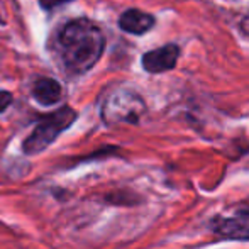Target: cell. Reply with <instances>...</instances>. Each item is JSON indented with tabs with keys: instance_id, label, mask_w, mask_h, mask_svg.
<instances>
[{
	"instance_id": "1",
	"label": "cell",
	"mask_w": 249,
	"mask_h": 249,
	"mask_svg": "<svg viewBox=\"0 0 249 249\" xmlns=\"http://www.w3.org/2000/svg\"><path fill=\"white\" fill-rule=\"evenodd\" d=\"M56 50L70 75H83L90 71L104 54L105 36L93 20L80 17L61 27Z\"/></svg>"
},
{
	"instance_id": "2",
	"label": "cell",
	"mask_w": 249,
	"mask_h": 249,
	"mask_svg": "<svg viewBox=\"0 0 249 249\" xmlns=\"http://www.w3.org/2000/svg\"><path fill=\"white\" fill-rule=\"evenodd\" d=\"M78 119L75 108L70 105H63L58 110L46 114L39 119L36 127L22 141V153L26 156H36L46 151L66 129H70Z\"/></svg>"
},
{
	"instance_id": "3",
	"label": "cell",
	"mask_w": 249,
	"mask_h": 249,
	"mask_svg": "<svg viewBox=\"0 0 249 249\" xmlns=\"http://www.w3.org/2000/svg\"><path fill=\"white\" fill-rule=\"evenodd\" d=\"M146 112V104L139 93L129 89H119L112 92L102 104V121L107 125L139 124Z\"/></svg>"
},
{
	"instance_id": "4",
	"label": "cell",
	"mask_w": 249,
	"mask_h": 249,
	"mask_svg": "<svg viewBox=\"0 0 249 249\" xmlns=\"http://www.w3.org/2000/svg\"><path fill=\"white\" fill-rule=\"evenodd\" d=\"M210 229L217 236L231 241H249V209L237 210L234 215H215Z\"/></svg>"
},
{
	"instance_id": "5",
	"label": "cell",
	"mask_w": 249,
	"mask_h": 249,
	"mask_svg": "<svg viewBox=\"0 0 249 249\" xmlns=\"http://www.w3.org/2000/svg\"><path fill=\"white\" fill-rule=\"evenodd\" d=\"M178 46L166 44L163 48L148 51L142 56V68L148 73H163L173 70L178 61Z\"/></svg>"
},
{
	"instance_id": "6",
	"label": "cell",
	"mask_w": 249,
	"mask_h": 249,
	"mask_svg": "<svg viewBox=\"0 0 249 249\" xmlns=\"http://www.w3.org/2000/svg\"><path fill=\"white\" fill-rule=\"evenodd\" d=\"M31 93L33 99L43 107H53V105L59 104L63 99V87L56 82L54 78L50 76H41L36 78L31 87Z\"/></svg>"
},
{
	"instance_id": "7",
	"label": "cell",
	"mask_w": 249,
	"mask_h": 249,
	"mask_svg": "<svg viewBox=\"0 0 249 249\" xmlns=\"http://www.w3.org/2000/svg\"><path fill=\"white\" fill-rule=\"evenodd\" d=\"M119 26L129 34H144L154 26V17L138 9H129L119 19Z\"/></svg>"
},
{
	"instance_id": "8",
	"label": "cell",
	"mask_w": 249,
	"mask_h": 249,
	"mask_svg": "<svg viewBox=\"0 0 249 249\" xmlns=\"http://www.w3.org/2000/svg\"><path fill=\"white\" fill-rule=\"evenodd\" d=\"M12 100H14L12 93L7 92V90H0V114H3L12 105Z\"/></svg>"
},
{
	"instance_id": "9",
	"label": "cell",
	"mask_w": 249,
	"mask_h": 249,
	"mask_svg": "<svg viewBox=\"0 0 249 249\" xmlns=\"http://www.w3.org/2000/svg\"><path fill=\"white\" fill-rule=\"evenodd\" d=\"M65 2H68V0H41V5H43L44 9H51V7H56Z\"/></svg>"
}]
</instances>
